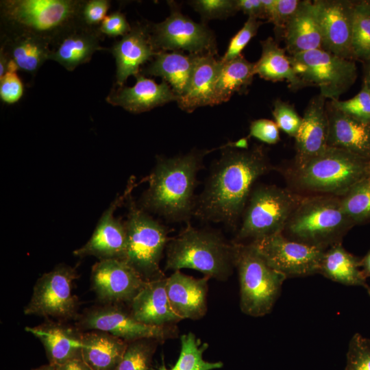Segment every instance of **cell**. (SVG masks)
<instances>
[{"instance_id":"obj_34","label":"cell","mask_w":370,"mask_h":370,"mask_svg":"<svg viewBox=\"0 0 370 370\" xmlns=\"http://www.w3.org/2000/svg\"><path fill=\"white\" fill-rule=\"evenodd\" d=\"M341 206L354 224L370 222V181L367 177L340 197Z\"/></svg>"},{"instance_id":"obj_18","label":"cell","mask_w":370,"mask_h":370,"mask_svg":"<svg viewBox=\"0 0 370 370\" xmlns=\"http://www.w3.org/2000/svg\"><path fill=\"white\" fill-rule=\"evenodd\" d=\"M326 98L314 96L309 101L295 137L296 155L294 167H299L328 147V116Z\"/></svg>"},{"instance_id":"obj_42","label":"cell","mask_w":370,"mask_h":370,"mask_svg":"<svg viewBox=\"0 0 370 370\" xmlns=\"http://www.w3.org/2000/svg\"><path fill=\"white\" fill-rule=\"evenodd\" d=\"M262 22L258 19L249 16L243 27L230 40L221 61L227 62L241 55L242 51L256 34Z\"/></svg>"},{"instance_id":"obj_21","label":"cell","mask_w":370,"mask_h":370,"mask_svg":"<svg viewBox=\"0 0 370 370\" xmlns=\"http://www.w3.org/2000/svg\"><path fill=\"white\" fill-rule=\"evenodd\" d=\"M26 332L42 343L49 363L58 366L71 359L82 357V332L61 321L46 319L34 327H25Z\"/></svg>"},{"instance_id":"obj_20","label":"cell","mask_w":370,"mask_h":370,"mask_svg":"<svg viewBox=\"0 0 370 370\" xmlns=\"http://www.w3.org/2000/svg\"><path fill=\"white\" fill-rule=\"evenodd\" d=\"M136 82L133 86H119L112 89L106 101L114 106H120L132 113H141L171 101L179 97L168 83L160 84L139 73L134 76Z\"/></svg>"},{"instance_id":"obj_24","label":"cell","mask_w":370,"mask_h":370,"mask_svg":"<svg viewBox=\"0 0 370 370\" xmlns=\"http://www.w3.org/2000/svg\"><path fill=\"white\" fill-rule=\"evenodd\" d=\"M328 116V147L349 151L370 160V123L346 114L331 106Z\"/></svg>"},{"instance_id":"obj_30","label":"cell","mask_w":370,"mask_h":370,"mask_svg":"<svg viewBox=\"0 0 370 370\" xmlns=\"http://www.w3.org/2000/svg\"><path fill=\"white\" fill-rule=\"evenodd\" d=\"M0 49L16 64L19 71L34 75L49 60L51 44L29 34L1 35Z\"/></svg>"},{"instance_id":"obj_37","label":"cell","mask_w":370,"mask_h":370,"mask_svg":"<svg viewBox=\"0 0 370 370\" xmlns=\"http://www.w3.org/2000/svg\"><path fill=\"white\" fill-rule=\"evenodd\" d=\"M153 338H142L128 343L125 354L114 370H150L157 346Z\"/></svg>"},{"instance_id":"obj_54","label":"cell","mask_w":370,"mask_h":370,"mask_svg":"<svg viewBox=\"0 0 370 370\" xmlns=\"http://www.w3.org/2000/svg\"><path fill=\"white\" fill-rule=\"evenodd\" d=\"M150 370H174V369L173 368L171 369H166L164 364L162 363V365L161 366H160L159 368H158V369L151 368Z\"/></svg>"},{"instance_id":"obj_25","label":"cell","mask_w":370,"mask_h":370,"mask_svg":"<svg viewBox=\"0 0 370 370\" xmlns=\"http://www.w3.org/2000/svg\"><path fill=\"white\" fill-rule=\"evenodd\" d=\"M166 284V278L147 282L127 305L137 321L148 325L166 326L182 320L171 306Z\"/></svg>"},{"instance_id":"obj_6","label":"cell","mask_w":370,"mask_h":370,"mask_svg":"<svg viewBox=\"0 0 370 370\" xmlns=\"http://www.w3.org/2000/svg\"><path fill=\"white\" fill-rule=\"evenodd\" d=\"M165 269H192L206 277L225 280L234 266V243L217 232L198 230L188 223L166 248Z\"/></svg>"},{"instance_id":"obj_36","label":"cell","mask_w":370,"mask_h":370,"mask_svg":"<svg viewBox=\"0 0 370 370\" xmlns=\"http://www.w3.org/2000/svg\"><path fill=\"white\" fill-rule=\"evenodd\" d=\"M181 351L179 358L173 366L174 370H212L221 368V362H210L202 358L207 344L199 347V341L192 332L180 336Z\"/></svg>"},{"instance_id":"obj_5","label":"cell","mask_w":370,"mask_h":370,"mask_svg":"<svg viewBox=\"0 0 370 370\" xmlns=\"http://www.w3.org/2000/svg\"><path fill=\"white\" fill-rule=\"evenodd\" d=\"M355 225L341 208L340 197H304L288 219L282 234L287 238L324 250L341 243Z\"/></svg>"},{"instance_id":"obj_13","label":"cell","mask_w":370,"mask_h":370,"mask_svg":"<svg viewBox=\"0 0 370 370\" xmlns=\"http://www.w3.org/2000/svg\"><path fill=\"white\" fill-rule=\"evenodd\" d=\"M169 4L171 14L164 21L148 24L156 51L217 55V42L212 31L205 23H197L184 15L174 2Z\"/></svg>"},{"instance_id":"obj_4","label":"cell","mask_w":370,"mask_h":370,"mask_svg":"<svg viewBox=\"0 0 370 370\" xmlns=\"http://www.w3.org/2000/svg\"><path fill=\"white\" fill-rule=\"evenodd\" d=\"M369 161L343 149L328 147L289 172L292 185L313 195H344L368 176Z\"/></svg>"},{"instance_id":"obj_10","label":"cell","mask_w":370,"mask_h":370,"mask_svg":"<svg viewBox=\"0 0 370 370\" xmlns=\"http://www.w3.org/2000/svg\"><path fill=\"white\" fill-rule=\"evenodd\" d=\"M292 66L304 86H316L320 95L338 100L355 82L357 66L352 60L341 58L323 49L289 56Z\"/></svg>"},{"instance_id":"obj_40","label":"cell","mask_w":370,"mask_h":370,"mask_svg":"<svg viewBox=\"0 0 370 370\" xmlns=\"http://www.w3.org/2000/svg\"><path fill=\"white\" fill-rule=\"evenodd\" d=\"M345 370H370V339L358 333L352 337Z\"/></svg>"},{"instance_id":"obj_45","label":"cell","mask_w":370,"mask_h":370,"mask_svg":"<svg viewBox=\"0 0 370 370\" xmlns=\"http://www.w3.org/2000/svg\"><path fill=\"white\" fill-rule=\"evenodd\" d=\"M132 29L125 15L117 10L107 15L99 27L103 36L109 37L124 36Z\"/></svg>"},{"instance_id":"obj_46","label":"cell","mask_w":370,"mask_h":370,"mask_svg":"<svg viewBox=\"0 0 370 370\" xmlns=\"http://www.w3.org/2000/svg\"><path fill=\"white\" fill-rule=\"evenodd\" d=\"M249 136L273 145L280 140L279 127L273 121L266 119H257L250 124Z\"/></svg>"},{"instance_id":"obj_9","label":"cell","mask_w":370,"mask_h":370,"mask_svg":"<svg viewBox=\"0 0 370 370\" xmlns=\"http://www.w3.org/2000/svg\"><path fill=\"white\" fill-rule=\"evenodd\" d=\"M304 197L273 185L251 190L243 212L238 240H254L282 233L291 215Z\"/></svg>"},{"instance_id":"obj_17","label":"cell","mask_w":370,"mask_h":370,"mask_svg":"<svg viewBox=\"0 0 370 370\" xmlns=\"http://www.w3.org/2000/svg\"><path fill=\"white\" fill-rule=\"evenodd\" d=\"M117 197L103 214L88 241L75 250L73 254L83 257L93 256L99 260L116 259L124 260L127 247V229L125 223L114 217L116 207L126 197Z\"/></svg>"},{"instance_id":"obj_29","label":"cell","mask_w":370,"mask_h":370,"mask_svg":"<svg viewBox=\"0 0 370 370\" xmlns=\"http://www.w3.org/2000/svg\"><path fill=\"white\" fill-rule=\"evenodd\" d=\"M127 344L106 332H82V358L92 370H114L121 362Z\"/></svg>"},{"instance_id":"obj_27","label":"cell","mask_w":370,"mask_h":370,"mask_svg":"<svg viewBox=\"0 0 370 370\" xmlns=\"http://www.w3.org/2000/svg\"><path fill=\"white\" fill-rule=\"evenodd\" d=\"M197 56L182 51H159L140 73L162 77L180 97L188 88Z\"/></svg>"},{"instance_id":"obj_44","label":"cell","mask_w":370,"mask_h":370,"mask_svg":"<svg viewBox=\"0 0 370 370\" xmlns=\"http://www.w3.org/2000/svg\"><path fill=\"white\" fill-rule=\"evenodd\" d=\"M24 93V86L17 72H6L0 77V99L6 104L19 101Z\"/></svg>"},{"instance_id":"obj_16","label":"cell","mask_w":370,"mask_h":370,"mask_svg":"<svg viewBox=\"0 0 370 370\" xmlns=\"http://www.w3.org/2000/svg\"><path fill=\"white\" fill-rule=\"evenodd\" d=\"M356 1L315 0L314 12L319 25L322 49L341 58L352 60V32Z\"/></svg>"},{"instance_id":"obj_19","label":"cell","mask_w":370,"mask_h":370,"mask_svg":"<svg viewBox=\"0 0 370 370\" xmlns=\"http://www.w3.org/2000/svg\"><path fill=\"white\" fill-rule=\"evenodd\" d=\"M116 62V81L124 86L127 79L140 73V66L157 54L152 44L148 24L138 23L110 49Z\"/></svg>"},{"instance_id":"obj_22","label":"cell","mask_w":370,"mask_h":370,"mask_svg":"<svg viewBox=\"0 0 370 370\" xmlns=\"http://www.w3.org/2000/svg\"><path fill=\"white\" fill-rule=\"evenodd\" d=\"M103 37L99 28H89L79 24L52 44L49 60L72 71L89 62L97 51L103 49L100 45Z\"/></svg>"},{"instance_id":"obj_48","label":"cell","mask_w":370,"mask_h":370,"mask_svg":"<svg viewBox=\"0 0 370 370\" xmlns=\"http://www.w3.org/2000/svg\"><path fill=\"white\" fill-rule=\"evenodd\" d=\"M238 11L257 19L265 18L262 0H236Z\"/></svg>"},{"instance_id":"obj_23","label":"cell","mask_w":370,"mask_h":370,"mask_svg":"<svg viewBox=\"0 0 370 370\" xmlns=\"http://www.w3.org/2000/svg\"><path fill=\"white\" fill-rule=\"evenodd\" d=\"M195 278L180 270L166 278V289L171 307L182 319H199L207 311L208 279Z\"/></svg>"},{"instance_id":"obj_43","label":"cell","mask_w":370,"mask_h":370,"mask_svg":"<svg viewBox=\"0 0 370 370\" xmlns=\"http://www.w3.org/2000/svg\"><path fill=\"white\" fill-rule=\"evenodd\" d=\"M110 7L108 0H83L79 11L81 24L89 28H99Z\"/></svg>"},{"instance_id":"obj_32","label":"cell","mask_w":370,"mask_h":370,"mask_svg":"<svg viewBox=\"0 0 370 370\" xmlns=\"http://www.w3.org/2000/svg\"><path fill=\"white\" fill-rule=\"evenodd\" d=\"M262 53L255 62V73L272 82L286 81L292 90H297L304 84L297 75L286 49L280 47L271 37L260 41Z\"/></svg>"},{"instance_id":"obj_39","label":"cell","mask_w":370,"mask_h":370,"mask_svg":"<svg viewBox=\"0 0 370 370\" xmlns=\"http://www.w3.org/2000/svg\"><path fill=\"white\" fill-rule=\"evenodd\" d=\"M189 4L200 14L203 23L226 18L238 11L236 0H194Z\"/></svg>"},{"instance_id":"obj_7","label":"cell","mask_w":370,"mask_h":370,"mask_svg":"<svg viewBox=\"0 0 370 370\" xmlns=\"http://www.w3.org/2000/svg\"><path fill=\"white\" fill-rule=\"evenodd\" d=\"M234 247L241 309L249 316H264L271 312L286 278L271 267L250 243H234Z\"/></svg>"},{"instance_id":"obj_35","label":"cell","mask_w":370,"mask_h":370,"mask_svg":"<svg viewBox=\"0 0 370 370\" xmlns=\"http://www.w3.org/2000/svg\"><path fill=\"white\" fill-rule=\"evenodd\" d=\"M353 58L363 62L370 58V1H356L352 23Z\"/></svg>"},{"instance_id":"obj_1","label":"cell","mask_w":370,"mask_h":370,"mask_svg":"<svg viewBox=\"0 0 370 370\" xmlns=\"http://www.w3.org/2000/svg\"><path fill=\"white\" fill-rule=\"evenodd\" d=\"M193 213L200 219L235 226L243 214L256 180L271 169L262 147H221Z\"/></svg>"},{"instance_id":"obj_52","label":"cell","mask_w":370,"mask_h":370,"mask_svg":"<svg viewBox=\"0 0 370 370\" xmlns=\"http://www.w3.org/2000/svg\"><path fill=\"white\" fill-rule=\"evenodd\" d=\"M364 65V80L363 84H365L370 88V58L365 61Z\"/></svg>"},{"instance_id":"obj_8","label":"cell","mask_w":370,"mask_h":370,"mask_svg":"<svg viewBox=\"0 0 370 370\" xmlns=\"http://www.w3.org/2000/svg\"><path fill=\"white\" fill-rule=\"evenodd\" d=\"M130 201L124 261L147 282L164 278L160 262L169 241V230Z\"/></svg>"},{"instance_id":"obj_26","label":"cell","mask_w":370,"mask_h":370,"mask_svg":"<svg viewBox=\"0 0 370 370\" xmlns=\"http://www.w3.org/2000/svg\"><path fill=\"white\" fill-rule=\"evenodd\" d=\"M221 62L214 55H198L186 92L179 97L180 108L192 112L199 107L214 106V86Z\"/></svg>"},{"instance_id":"obj_53","label":"cell","mask_w":370,"mask_h":370,"mask_svg":"<svg viewBox=\"0 0 370 370\" xmlns=\"http://www.w3.org/2000/svg\"><path fill=\"white\" fill-rule=\"evenodd\" d=\"M33 370H56V366L49 363L48 365H42Z\"/></svg>"},{"instance_id":"obj_2","label":"cell","mask_w":370,"mask_h":370,"mask_svg":"<svg viewBox=\"0 0 370 370\" xmlns=\"http://www.w3.org/2000/svg\"><path fill=\"white\" fill-rule=\"evenodd\" d=\"M208 151H192L172 158H158L148 177L142 208L171 221H184L193 213L197 174Z\"/></svg>"},{"instance_id":"obj_11","label":"cell","mask_w":370,"mask_h":370,"mask_svg":"<svg viewBox=\"0 0 370 370\" xmlns=\"http://www.w3.org/2000/svg\"><path fill=\"white\" fill-rule=\"evenodd\" d=\"M75 325L82 332L103 331L127 343L153 338L162 343L177 334L174 325L153 326L137 321L128 306L121 304H100L87 308L75 318Z\"/></svg>"},{"instance_id":"obj_3","label":"cell","mask_w":370,"mask_h":370,"mask_svg":"<svg viewBox=\"0 0 370 370\" xmlns=\"http://www.w3.org/2000/svg\"><path fill=\"white\" fill-rule=\"evenodd\" d=\"M83 0H1V35L32 34L51 46L79 24Z\"/></svg>"},{"instance_id":"obj_28","label":"cell","mask_w":370,"mask_h":370,"mask_svg":"<svg viewBox=\"0 0 370 370\" xmlns=\"http://www.w3.org/2000/svg\"><path fill=\"white\" fill-rule=\"evenodd\" d=\"M282 32L290 56L322 49L321 33L311 1H301Z\"/></svg>"},{"instance_id":"obj_50","label":"cell","mask_w":370,"mask_h":370,"mask_svg":"<svg viewBox=\"0 0 370 370\" xmlns=\"http://www.w3.org/2000/svg\"><path fill=\"white\" fill-rule=\"evenodd\" d=\"M361 267L365 277L370 278V249L367 254L361 259Z\"/></svg>"},{"instance_id":"obj_38","label":"cell","mask_w":370,"mask_h":370,"mask_svg":"<svg viewBox=\"0 0 370 370\" xmlns=\"http://www.w3.org/2000/svg\"><path fill=\"white\" fill-rule=\"evenodd\" d=\"M336 110L364 122L370 123V88L362 84L360 91L347 100L330 101Z\"/></svg>"},{"instance_id":"obj_56","label":"cell","mask_w":370,"mask_h":370,"mask_svg":"<svg viewBox=\"0 0 370 370\" xmlns=\"http://www.w3.org/2000/svg\"><path fill=\"white\" fill-rule=\"evenodd\" d=\"M367 178L370 181V161H369V172H368V176Z\"/></svg>"},{"instance_id":"obj_14","label":"cell","mask_w":370,"mask_h":370,"mask_svg":"<svg viewBox=\"0 0 370 370\" xmlns=\"http://www.w3.org/2000/svg\"><path fill=\"white\" fill-rule=\"evenodd\" d=\"M273 269L288 278L319 273L325 250L291 240L282 233L251 241Z\"/></svg>"},{"instance_id":"obj_41","label":"cell","mask_w":370,"mask_h":370,"mask_svg":"<svg viewBox=\"0 0 370 370\" xmlns=\"http://www.w3.org/2000/svg\"><path fill=\"white\" fill-rule=\"evenodd\" d=\"M272 114L279 129L290 136H296L302 117L299 116L293 106L278 99L273 102Z\"/></svg>"},{"instance_id":"obj_49","label":"cell","mask_w":370,"mask_h":370,"mask_svg":"<svg viewBox=\"0 0 370 370\" xmlns=\"http://www.w3.org/2000/svg\"><path fill=\"white\" fill-rule=\"evenodd\" d=\"M56 370H92L82 357L71 359L62 365L56 366Z\"/></svg>"},{"instance_id":"obj_51","label":"cell","mask_w":370,"mask_h":370,"mask_svg":"<svg viewBox=\"0 0 370 370\" xmlns=\"http://www.w3.org/2000/svg\"><path fill=\"white\" fill-rule=\"evenodd\" d=\"M9 60L6 53L0 49V77L6 73Z\"/></svg>"},{"instance_id":"obj_12","label":"cell","mask_w":370,"mask_h":370,"mask_svg":"<svg viewBox=\"0 0 370 370\" xmlns=\"http://www.w3.org/2000/svg\"><path fill=\"white\" fill-rule=\"evenodd\" d=\"M76 269L59 264L36 281L32 297L24 308L27 315H36L64 321L78 316L79 300L73 293Z\"/></svg>"},{"instance_id":"obj_47","label":"cell","mask_w":370,"mask_h":370,"mask_svg":"<svg viewBox=\"0 0 370 370\" xmlns=\"http://www.w3.org/2000/svg\"><path fill=\"white\" fill-rule=\"evenodd\" d=\"M301 1L275 0V15L272 23L278 32L282 31L291 18L298 10Z\"/></svg>"},{"instance_id":"obj_31","label":"cell","mask_w":370,"mask_h":370,"mask_svg":"<svg viewBox=\"0 0 370 370\" xmlns=\"http://www.w3.org/2000/svg\"><path fill=\"white\" fill-rule=\"evenodd\" d=\"M360 267L361 259L347 251L340 243L325 250L319 273L344 285L365 288L367 278Z\"/></svg>"},{"instance_id":"obj_15","label":"cell","mask_w":370,"mask_h":370,"mask_svg":"<svg viewBox=\"0 0 370 370\" xmlns=\"http://www.w3.org/2000/svg\"><path fill=\"white\" fill-rule=\"evenodd\" d=\"M90 281L100 304L127 306L147 283L127 262L116 259L96 262L92 268Z\"/></svg>"},{"instance_id":"obj_55","label":"cell","mask_w":370,"mask_h":370,"mask_svg":"<svg viewBox=\"0 0 370 370\" xmlns=\"http://www.w3.org/2000/svg\"><path fill=\"white\" fill-rule=\"evenodd\" d=\"M365 288H366V290H367V291L369 295L370 296V286H368V285H367V286L365 287Z\"/></svg>"},{"instance_id":"obj_33","label":"cell","mask_w":370,"mask_h":370,"mask_svg":"<svg viewBox=\"0 0 370 370\" xmlns=\"http://www.w3.org/2000/svg\"><path fill=\"white\" fill-rule=\"evenodd\" d=\"M254 66L255 63L247 60L242 54L221 62L214 86L215 105L227 102L234 93H246L256 75Z\"/></svg>"}]
</instances>
